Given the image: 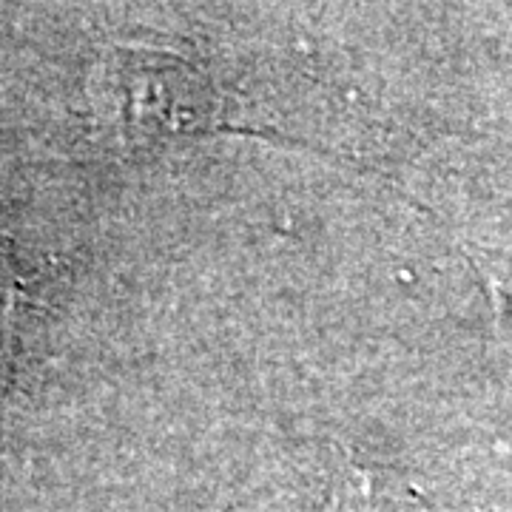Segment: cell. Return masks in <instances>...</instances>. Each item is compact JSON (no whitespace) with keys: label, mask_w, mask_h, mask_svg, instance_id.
<instances>
[{"label":"cell","mask_w":512,"mask_h":512,"mask_svg":"<svg viewBox=\"0 0 512 512\" xmlns=\"http://www.w3.org/2000/svg\"><path fill=\"white\" fill-rule=\"evenodd\" d=\"M94 100L123 146L222 126V100L214 83L174 52L143 46L111 49L100 63Z\"/></svg>","instance_id":"cell-1"},{"label":"cell","mask_w":512,"mask_h":512,"mask_svg":"<svg viewBox=\"0 0 512 512\" xmlns=\"http://www.w3.org/2000/svg\"><path fill=\"white\" fill-rule=\"evenodd\" d=\"M325 512H407V501L384 473L356 467L339 481Z\"/></svg>","instance_id":"cell-2"},{"label":"cell","mask_w":512,"mask_h":512,"mask_svg":"<svg viewBox=\"0 0 512 512\" xmlns=\"http://www.w3.org/2000/svg\"><path fill=\"white\" fill-rule=\"evenodd\" d=\"M20 299H23V288L15 271V259L6 237H0V382L6 379L15 356V339H18L15 319H18Z\"/></svg>","instance_id":"cell-3"}]
</instances>
